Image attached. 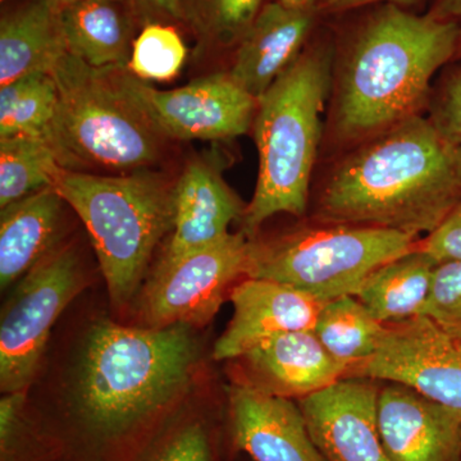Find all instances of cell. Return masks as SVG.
<instances>
[{
    "instance_id": "19",
    "label": "cell",
    "mask_w": 461,
    "mask_h": 461,
    "mask_svg": "<svg viewBox=\"0 0 461 461\" xmlns=\"http://www.w3.org/2000/svg\"><path fill=\"white\" fill-rule=\"evenodd\" d=\"M65 200L54 186L36 191L0 212V287L16 285L58 245Z\"/></svg>"
},
{
    "instance_id": "17",
    "label": "cell",
    "mask_w": 461,
    "mask_h": 461,
    "mask_svg": "<svg viewBox=\"0 0 461 461\" xmlns=\"http://www.w3.org/2000/svg\"><path fill=\"white\" fill-rule=\"evenodd\" d=\"M175 193V221L158 262H172L221 241L230 235V224L244 217L247 209L220 169L204 158L187 163Z\"/></svg>"
},
{
    "instance_id": "31",
    "label": "cell",
    "mask_w": 461,
    "mask_h": 461,
    "mask_svg": "<svg viewBox=\"0 0 461 461\" xmlns=\"http://www.w3.org/2000/svg\"><path fill=\"white\" fill-rule=\"evenodd\" d=\"M429 118L442 132L461 147V67L446 69L433 94Z\"/></svg>"
},
{
    "instance_id": "12",
    "label": "cell",
    "mask_w": 461,
    "mask_h": 461,
    "mask_svg": "<svg viewBox=\"0 0 461 461\" xmlns=\"http://www.w3.org/2000/svg\"><path fill=\"white\" fill-rule=\"evenodd\" d=\"M378 395L372 379L345 377L297 400L326 461H390L379 435Z\"/></svg>"
},
{
    "instance_id": "15",
    "label": "cell",
    "mask_w": 461,
    "mask_h": 461,
    "mask_svg": "<svg viewBox=\"0 0 461 461\" xmlns=\"http://www.w3.org/2000/svg\"><path fill=\"white\" fill-rule=\"evenodd\" d=\"M378 427L390 461H461V415L400 384L378 395Z\"/></svg>"
},
{
    "instance_id": "22",
    "label": "cell",
    "mask_w": 461,
    "mask_h": 461,
    "mask_svg": "<svg viewBox=\"0 0 461 461\" xmlns=\"http://www.w3.org/2000/svg\"><path fill=\"white\" fill-rule=\"evenodd\" d=\"M437 264L418 247L375 269L355 297L381 323L420 315L429 297Z\"/></svg>"
},
{
    "instance_id": "14",
    "label": "cell",
    "mask_w": 461,
    "mask_h": 461,
    "mask_svg": "<svg viewBox=\"0 0 461 461\" xmlns=\"http://www.w3.org/2000/svg\"><path fill=\"white\" fill-rule=\"evenodd\" d=\"M226 420L233 450L253 461H326L293 400L232 384Z\"/></svg>"
},
{
    "instance_id": "6",
    "label": "cell",
    "mask_w": 461,
    "mask_h": 461,
    "mask_svg": "<svg viewBox=\"0 0 461 461\" xmlns=\"http://www.w3.org/2000/svg\"><path fill=\"white\" fill-rule=\"evenodd\" d=\"M50 76L58 94L50 147L63 168L129 173L159 162L165 139L117 86L109 68H93L66 51Z\"/></svg>"
},
{
    "instance_id": "37",
    "label": "cell",
    "mask_w": 461,
    "mask_h": 461,
    "mask_svg": "<svg viewBox=\"0 0 461 461\" xmlns=\"http://www.w3.org/2000/svg\"><path fill=\"white\" fill-rule=\"evenodd\" d=\"M50 5L54 8L60 11V9L68 7V5H75V3L83 2V0H50Z\"/></svg>"
},
{
    "instance_id": "9",
    "label": "cell",
    "mask_w": 461,
    "mask_h": 461,
    "mask_svg": "<svg viewBox=\"0 0 461 461\" xmlns=\"http://www.w3.org/2000/svg\"><path fill=\"white\" fill-rule=\"evenodd\" d=\"M250 239L230 233L213 245L172 262H158L139 294V317L149 329L206 326L247 273Z\"/></svg>"
},
{
    "instance_id": "8",
    "label": "cell",
    "mask_w": 461,
    "mask_h": 461,
    "mask_svg": "<svg viewBox=\"0 0 461 461\" xmlns=\"http://www.w3.org/2000/svg\"><path fill=\"white\" fill-rule=\"evenodd\" d=\"M87 286L75 248L57 245L17 282L0 320V390L27 393L41 369L51 330Z\"/></svg>"
},
{
    "instance_id": "30",
    "label": "cell",
    "mask_w": 461,
    "mask_h": 461,
    "mask_svg": "<svg viewBox=\"0 0 461 461\" xmlns=\"http://www.w3.org/2000/svg\"><path fill=\"white\" fill-rule=\"evenodd\" d=\"M448 335L461 339V262L437 264L426 304L420 314Z\"/></svg>"
},
{
    "instance_id": "32",
    "label": "cell",
    "mask_w": 461,
    "mask_h": 461,
    "mask_svg": "<svg viewBox=\"0 0 461 461\" xmlns=\"http://www.w3.org/2000/svg\"><path fill=\"white\" fill-rule=\"evenodd\" d=\"M420 248L437 263L461 262V203L433 232L420 240Z\"/></svg>"
},
{
    "instance_id": "34",
    "label": "cell",
    "mask_w": 461,
    "mask_h": 461,
    "mask_svg": "<svg viewBox=\"0 0 461 461\" xmlns=\"http://www.w3.org/2000/svg\"><path fill=\"white\" fill-rule=\"evenodd\" d=\"M388 2L390 5H411L415 0H326L324 7L332 12L348 11L362 7V5H372V3Z\"/></svg>"
},
{
    "instance_id": "33",
    "label": "cell",
    "mask_w": 461,
    "mask_h": 461,
    "mask_svg": "<svg viewBox=\"0 0 461 461\" xmlns=\"http://www.w3.org/2000/svg\"><path fill=\"white\" fill-rule=\"evenodd\" d=\"M133 14L142 23H166L185 21L181 0H127Z\"/></svg>"
},
{
    "instance_id": "10",
    "label": "cell",
    "mask_w": 461,
    "mask_h": 461,
    "mask_svg": "<svg viewBox=\"0 0 461 461\" xmlns=\"http://www.w3.org/2000/svg\"><path fill=\"white\" fill-rule=\"evenodd\" d=\"M114 83L165 140L223 141L253 127L258 99L230 74H214L158 90L127 68H109Z\"/></svg>"
},
{
    "instance_id": "36",
    "label": "cell",
    "mask_w": 461,
    "mask_h": 461,
    "mask_svg": "<svg viewBox=\"0 0 461 461\" xmlns=\"http://www.w3.org/2000/svg\"><path fill=\"white\" fill-rule=\"evenodd\" d=\"M288 8L303 9V11H315L326 0H275Z\"/></svg>"
},
{
    "instance_id": "25",
    "label": "cell",
    "mask_w": 461,
    "mask_h": 461,
    "mask_svg": "<svg viewBox=\"0 0 461 461\" xmlns=\"http://www.w3.org/2000/svg\"><path fill=\"white\" fill-rule=\"evenodd\" d=\"M57 108V86L50 74L5 85L0 89V139L29 136L50 145Z\"/></svg>"
},
{
    "instance_id": "38",
    "label": "cell",
    "mask_w": 461,
    "mask_h": 461,
    "mask_svg": "<svg viewBox=\"0 0 461 461\" xmlns=\"http://www.w3.org/2000/svg\"><path fill=\"white\" fill-rule=\"evenodd\" d=\"M456 59H460L461 58V27H460V35H459V44H457V51H456Z\"/></svg>"
},
{
    "instance_id": "26",
    "label": "cell",
    "mask_w": 461,
    "mask_h": 461,
    "mask_svg": "<svg viewBox=\"0 0 461 461\" xmlns=\"http://www.w3.org/2000/svg\"><path fill=\"white\" fill-rule=\"evenodd\" d=\"M60 168L47 141L29 136L0 139V208L53 186Z\"/></svg>"
},
{
    "instance_id": "21",
    "label": "cell",
    "mask_w": 461,
    "mask_h": 461,
    "mask_svg": "<svg viewBox=\"0 0 461 461\" xmlns=\"http://www.w3.org/2000/svg\"><path fill=\"white\" fill-rule=\"evenodd\" d=\"M67 51L59 11L33 0L0 21V86L33 74H50Z\"/></svg>"
},
{
    "instance_id": "11",
    "label": "cell",
    "mask_w": 461,
    "mask_h": 461,
    "mask_svg": "<svg viewBox=\"0 0 461 461\" xmlns=\"http://www.w3.org/2000/svg\"><path fill=\"white\" fill-rule=\"evenodd\" d=\"M384 326L375 353L346 377L403 384L461 415V339L424 315Z\"/></svg>"
},
{
    "instance_id": "16",
    "label": "cell",
    "mask_w": 461,
    "mask_h": 461,
    "mask_svg": "<svg viewBox=\"0 0 461 461\" xmlns=\"http://www.w3.org/2000/svg\"><path fill=\"white\" fill-rule=\"evenodd\" d=\"M233 315L215 342V360H233L254 346L281 333L313 330L326 303L313 296L262 278H244L230 290Z\"/></svg>"
},
{
    "instance_id": "18",
    "label": "cell",
    "mask_w": 461,
    "mask_h": 461,
    "mask_svg": "<svg viewBox=\"0 0 461 461\" xmlns=\"http://www.w3.org/2000/svg\"><path fill=\"white\" fill-rule=\"evenodd\" d=\"M315 11L288 8L278 2L263 5L236 50L230 76L256 99L302 54Z\"/></svg>"
},
{
    "instance_id": "5",
    "label": "cell",
    "mask_w": 461,
    "mask_h": 461,
    "mask_svg": "<svg viewBox=\"0 0 461 461\" xmlns=\"http://www.w3.org/2000/svg\"><path fill=\"white\" fill-rule=\"evenodd\" d=\"M330 86V51L312 48L258 99L253 133L259 172L242 217L249 239L273 215L305 213Z\"/></svg>"
},
{
    "instance_id": "3",
    "label": "cell",
    "mask_w": 461,
    "mask_h": 461,
    "mask_svg": "<svg viewBox=\"0 0 461 461\" xmlns=\"http://www.w3.org/2000/svg\"><path fill=\"white\" fill-rule=\"evenodd\" d=\"M460 25L387 5L357 35L339 69L333 129L362 142L427 107L430 83L456 57Z\"/></svg>"
},
{
    "instance_id": "4",
    "label": "cell",
    "mask_w": 461,
    "mask_h": 461,
    "mask_svg": "<svg viewBox=\"0 0 461 461\" xmlns=\"http://www.w3.org/2000/svg\"><path fill=\"white\" fill-rule=\"evenodd\" d=\"M53 186L89 232L112 306L131 305L154 251L171 233L176 182L151 169L102 175L60 168Z\"/></svg>"
},
{
    "instance_id": "7",
    "label": "cell",
    "mask_w": 461,
    "mask_h": 461,
    "mask_svg": "<svg viewBox=\"0 0 461 461\" xmlns=\"http://www.w3.org/2000/svg\"><path fill=\"white\" fill-rule=\"evenodd\" d=\"M323 224L250 239L245 278L280 282L329 303L355 296L375 269L415 250L421 240L379 227Z\"/></svg>"
},
{
    "instance_id": "39",
    "label": "cell",
    "mask_w": 461,
    "mask_h": 461,
    "mask_svg": "<svg viewBox=\"0 0 461 461\" xmlns=\"http://www.w3.org/2000/svg\"><path fill=\"white\" fill-rule=\"evenodd\" d=\"M2 2H5V0H2Z\"/></svg>"
},
{
    "instance_id": "27",
    "label": "cell",
    "mask_w": 461,
    "mask_h": 461,
    "mask_svg": "<svg viewBox=\"0 0 461 461\" xmlns=\"http://www.w3.org/2000/svg\"><path fill=\"white\" fill-rule=\"evenodd\" d=\"M0 461H65L57 439L27 408V393H5L0 402Z\"/></svg>"
},
{
    "instance_id": "35",
    "label": "cell",
    "mask_w": 461,
    "mask_h": 461,
    "mask_svg": "<svg viewBox=\"0 0 461 461\" xmlns=\"http://www.w3.org/2000/svg\"><path fill=\"white\" fill-rule=\"evenodd\" d=\"M430 16L438 20L461 21V0H437L435 7L430 11Z\"/></svg>"
},
{
    "instance_id": "2",
    "label": "cell",
    "mask_w": 461,
    "mask_h": 461,
    "mask_svg": "<svg viewBox=\"0 0 461 461\" xmlns=\"http://www.w3.org/2000/svg\"><path fill=\"white\" fill-rule=\"evenodd\" d=\"M461 203V147L411 115L366 139L333 168L317 220L429 235Z\"/></svg>"
},
{
    "instance_id": "24",
    "label": "cell",
    "mask_w": 461,
    "mask_h": 461,
    "mask_svg": "<svg viewBox=\"0 0 461 461\" xmlns=\"http://www.w3.org/2000/svg\"><path fill=\"white\" fill-rule=\"evenodd\" d=\"M384 327L357 297L348 295L324 304L313 332L330 355L350 368L375 353Z\"/></svg>"
},
{
    "instance_id": "20",
    "label": "cell",
    "mask_w": 461,
    "mask_h": 461,
    "mask_svg": "<svg viewBox=\"0 0 461 461\" xmlns=\"http://www.w3.org/2000/svg\"><path fill=\"white\" fill-rule=\"evenodd\" d=\"M133 18L127 0H83L60 9L66 50L93 68H127Z\"/></svg>"
},
{
    "instance_id": "13",
    "label": "cell",
    "mask_w": 461,
    "mask_h": 461,
    "mask_svg": "<svg viewBox=\"0 0 461 461\" xmlns=\"http://www.w3.org/2000/svg\"><path fill=\"white\" fill-rule=\"evenodd\" d=\"M232 362L233 384L290 400L318 393L348 371V364L330 355L313 330L273 336Z\"/></svg>"
},
{
    "instance_id": "28",
    "label": "cell",
    "mask_w": 461,
    "mask_h": 461,
    "mask_svg": "<svg viewBox=\"0 0 461 461\" xmlns=\"http://www.w3.org/2000/svg\"><path fill=\"white\" fill-rule=\"evenodd\" d=\"M185 21L203 45L232 47L248 32L263 0H181Z\"/></svg>"
},
{
    "instance_id": "1",
    "label": "cell",
    "mask_w": 461,
    "mask_h": 461,
    "mask_svg": "<svg viewBox=\"0 0 461 461\" xmlns=\"http://www.w3.org/2000/svg\"><path fill=\"white\" fill-rule=\"evenodd\" d=\"M202 364L196 330L89 324L50 408L35 411L65 461H129L191 402Z\"/></svg>"
},
{
    "instance_id": "23",
    "label": "cell",
    "mask_w": 461,
    "mask_h": 461,
    "mask_svg": "<svg viewBox=\"0 0 461 461\" xmlns=\"http://www.w3.org/2000/svg\"><path fill=\"white\" fill-rule=\"evenodd\" d=\"M226 451L235 453L227 420L212 409L189 402L129 461H224Z\"/></svg>"
},
{
    "instance_id": "29",
    "label": "cell",
    "mask_w": 461,
    "mask_h": 461,
    "mask_svg": "<svg viewBox=\"0 0 461 461\" xmlns=\"http://www.w3.org/2000/svg\"><path fill=\"white\" fill-rule=\"evenodd\" d=\"M187 50L180 33L167 23H148L133 41L127 69L142 81H169L180 74Z\"/></svg>"
}]
</instances>
